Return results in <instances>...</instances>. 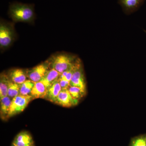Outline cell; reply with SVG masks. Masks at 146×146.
<instances>
[{"label": "cell", "instance_id": "2", "mask_svg": "<svg viewBox=\"0 0 146 146\" xmlns=\"http://www.w3.org/2000/svg\"><path fill=\"white\" fill-rule=\"evenodd\" d=\"M76 60L74 56L67 54H59L54 58L51 66L60 74L68 70L74 65Z\"/></svg>", "mask_w": 146, "mask_h": 146}, {"label": "cell", "instance_id": "10", "mask_svg": "<svg viewBox=\"0 0 146 146\" xmlns=\"http://www.w3.org/2000/svg\"><path fill=\"white\" fill-rule=\"evenodd\" d=\"M60 74L54 69L49 70L40 82H42L48 89L52 85L59 79Z\"/></svg>", "mask_w": 146, "mask_h": 146}, {"label": "cell", "instance_id": "7", "mask_svg": "<svg viewBox=\"0 0 146 146\" xmlns=\"http://www.w3.org/2000/svg\"><path fill=\"white\" fill-rule=\"evenodd\" d=\"M78 100L71 96L68 89H62L58 94L55 103L65 107H70L78 104Z\"/></svg>", "mask_w": 146, "mask_h": 146}, {"label": "cell", "instance_id": "15", "mask_svg": "<svg viewBox=\"0 0 146 146\" xmlns=\"http://www.w3.org/2000/svg\"><path fill=\"white\" fill-rule=\"evenodd\" d=\"M10 79L8 75L2 74L0 76V98L7 96V91Z\"/></svg>", "mask_w": 146, "mask_h": 146}, {"label": "cell", "instance_id": "1", "mask_svg": "<svg viewBox=\"0 0 146 146\" xmlns=\"http://www.w3.org/2000/svg\"><path fill=\"white\" fill-rule=\"evenodd\" d=\"M9 13L13 21L16 22H30L35 16L33 5L18 3L11 5Z\"/></svg>", "mask_w": 146, "mask_h": 146}, {"label": "cell", "instance_id": "9", "mask_svg": "<svg viewBox=\"0 0 146 146\" xmlns=\"http://www.w3.org/2000/svg\"><path fill=\"white\" fill-rule=\"evenodd\" d=\"M13 143L17 146H29L34 144L31 135L27 131L18 133Z\"/></svg>", "mask_w": 146, "mask_h": 146}, {"label": "cell", "instance_id": "4", "mask_svg": "<svg viewBox=\"0 0 146 146\" xmlns=\"http://www.w3.org/2000/svg\"><path fill=\"white\" fill-rule=\"evenodd\" d=\"M70 86H76L84 92L86 91V85L84 75L83 68L80 59L78 58L74 72L70 83Z\"/></svg>", "mask_w": 146, "mask_h": 146}, {"label": "cell", "instance_id": "16", "mask_svg": "<svg viewBox=\"0 0 146 146\" xmlns=\"http://www.w3.org/2000/svg\"><path fill=\"white\" fill-rule=\"evenodd\" d=\"M34 85L35 82L30 80H26L23 83L20 84V95H29Z\"/></svg>", "mask_w": 146, "mask_h": 146}, {"label": "cell", "instance_id": "5", "mask_svg": "<svg viewBox=\"0 0 146 146\" xmlns=\"http://www.w3.org/2000/svg\"><path fill=\"white\" fill-rule=\"evenodd\" d=\"M50 64L49 63L40 64L27 71L26 72L27 77L34 82H40L49 70Z\"/></svg>", "mask_w": 146, "mask_h": 146}, {"label": "cell", "instance_id": "6", "mask_svg": "<svg viewBox=\"0 0 146 146\" xmlns=\"http://www.w3.org/2000/svg\"><path fill=\"white\" fill-rule=\"evenodd\" d=\"M13 32L10 27L1 23L0 25V45L1 48H6L11 44L13 39Z\"/></svg>", "mask_w": 146, "mask_h": 146}, {"label": "cell", "instance_id": "3", "mask_svg": "<svg viewBox=\"0 0 146 146\" xmlns=\"http://www.w3.org/2000/svg\"><path fill=\"white\" fill-rule=\"evenodd\" d=\"M32 99H33V98L30 95L27 96L19 95L13 98L11 100L8 118L23 112Z\"/></svg>", "mask_w": 146, "mask_h": 146}, {"label": "cell", "instance_id": "8", "mask_svg": "<svg viewBox=\"0 0 146 146\" xmlns=\"http://www.w3.org/2000/svg\"><path fill=\"white\" fill-rule=\"evenodd\" d=\"M144 0H119V3L121 6L126 14H129L138 10L143 3Z\"/></svg>", "mask_w": 146, "mask_h": 146}, {"label": "cell", "instance_id": "20", "mask_svg": "<svg viewBox=\"0 0 146 146\" xmlns=\"http://www.w3.org/2000/svg\"><path fill=\"white\" fill-rule=\"evenodd\" d=\"M59 83L62 89H68L69 87L70 82L65 79H58Z\"/></svg>", "mask_w": 146, "mask_h": 146}, {"label": "cell", "instance_id": "12", "mask_svg": "<svg viewBox=\"0 0 146 146\" xmlns=\"http://www.w3.org/2000/svg\"><path fill=\"white\" fill-rule=\"evenodd\" d=\"M8 75L11 81L18 84H21L27 80L26 73L22 69L11 70Z\"/></svg>", "mask_w": 146, "mask_h": 146}, {"label": "cell", "instance_id": "21", "mask_svg": "<svg viewBox=\"0 0 146 146\" xmlns=\"http://www.w3.org/2000/svg\"><path fill=\"white\" fill-rule=\"evenodd\" d=\"M11 146H17L16 145H15V144H13V143H12V145H11Z\"/></svg>", "mask_w": 146, "mask_h": 146}, {"label": "cell", "instance_id": "11", "mask_svg": "<svg viewBox=\"0 0 146 146\" xmlns=\"http://www.w3.org/2000/svg\"><path fill=\"white\" fill-rule=\"evenodd\" d=\"M61 89L62 88L58 80L47 89L46 95L45 98L48 100L50 101L55 103L58 94L61 91Z\"/></svg>", "mask_w": 146, "mask_h": 146}, {"label": "cell", "instance_id": "17", "mask_svg": "<svg viewBox=\"0 0 146 146\" xmlns=\"http://www.w3.org/2000/svg\"><path fill=\"white\" fill-rule=\"evenodd\" d=\"M20 84L14 83L10 80L7 91L8 96L12 99L14 97L20 95Z\"/></svg>", "mask_w": 146, "mask_h": 146}, {"label": "cell", "instance_id": "14", "mask_svg": "<svg viewBox=\"0 0 146 146\" xmlns=\"http://www.w3.org/2000/svg\"><path fill=\"white\" fill-rule=\"evenodd\" d=\"M11 102V100L8 96L1 99L0 113L1 118L3 120L8 119Z\"/></svg>", "mask_w": 146, "mask_h": 146}, {"label": "cell", "instance_id": "13", "mask_svg": "<svg viewBox=\"0 0 146 146\" xmlns=\"http://www.w3.org/2000/svg\"><path fill=\"white\" fill-rule=\"evenodd\" d=\"M47 91V88L42 82H35V85L32 89L30 95L33 99L45 98Z\"/></svg>", "mask_w": 146, "mask_h": 146}, {"label": "cell", "instance_id": "18", "mask_svg": "<svg viewBox=\"0 0 146 146\" xmlns=\"http://www.w3.org/2000/svg\"><path fill=\"white\" fill-rule=\"evenodd\" d=\"M128 146H146V134H141L131 138Z\"/></svg>", "mask_w": 146, "mask_h": 146}, {"label": "cell", "instance_id": "19", "mask_svg": "<svg viewBox=\"0 0 146 146\" xmlns=\"http://www.w3.org/2000/svg\"><path fill=\"white\" fill-rule=\"evenodd\" d=\"M68 89L73 98L78 100L81 98H83L84 95L86 94V92L76 86H70Z\"/></svg>", "mask_w": 146, "mask_h": 146}, {"label": "cell", "instance_id": "22", "mask_svg": "<svg viewBox=\"0 0 146 146\" xmlns=\"http://www.w3.org/2000/svg\"><path fill=\"white\" fill-rule=\"evenodd\" d=\"M29 146H34V144H32V145H31Z\"/></svg>", "mask_w": 146, "mask_h": 146}]
</instances>
